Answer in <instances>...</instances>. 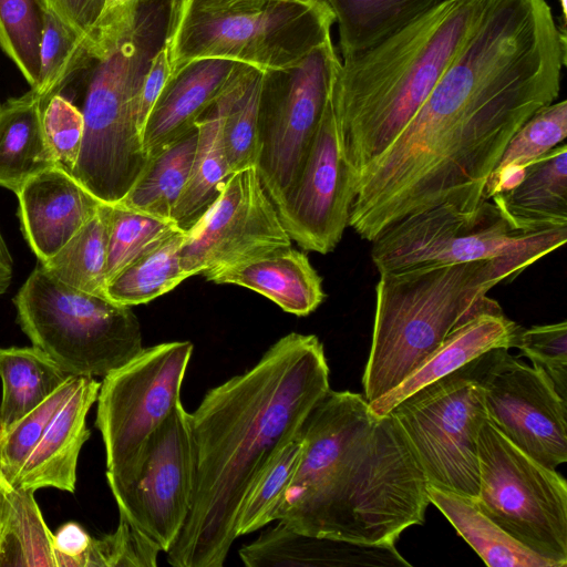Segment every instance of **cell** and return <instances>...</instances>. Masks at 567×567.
I'll use <instances>...</instances> for the list:
<instances>
[{"mask_svg": "<svg viewBox=\"0 0 567 567\" xmlns=\"http://www.w3.org/2000/svg\"><path fill=\"white\" fill-rule=\"evenodd\" d=\"M566 35L546 0H482L424 103L357 175L349 226L372 243L425 209H474L485 200L509 140L559 95Z\"/></svg>", "mask_w": 567, "mask_h": 567, "instance_id": "1", "label": "cell"}, {"mask_svg": "<svg viewBox=\"0 0 567 567\" xmlns=\"http://www.w3.org/2000/svg\"><path fill=\"white\" fill-rule=\"evenodd\" d=\"M33 494L9 486L0 566L58 567L54 534L48 528Z\"/></svg>", "mask_w": 567, "mask_h": 567, "instance_id": "34", "label": "cell"}, {"mask_svg": "<svg viewBox=\"0 0 567 567\" xmlns=\"http://www.w3.org/2000/svg\"><path fill=\"white\" fill-rule=\"evenodd\" d=\"M215 284L237 285L260 293L284 311L305 317L324 300L322 279L306 254L276 250L204 276Z\"/></svg>", "mask_w": 567, "mask_h": 567, "instance_id": "23", "label": "cell"}, {"mask_svg": "<svg viewBox=\"0 0 567 567\" xmlns=\"http://www.w3.org/2000/svg\"><path fill=\"white\" fill-rule=\"evenodd\" d=\"M161 551L124 518L117 528L93 538L85 557V567H154Z\"/></svg>", "mask_w": 567, "mask_h": 567, "instance_id": "43", "label": "cell"}, {"mask_svg": "<svg viewBox=\"0 0 567 567\" xmlns=\"http://www.w3.org/2000/svg\"><path fill=\"white\" fill-rule=\"evenodd\" d=\"M482 0H443L374 47L341 60L330 96L354 181L400 134L467 38Z\"/></svg>", "mask_w": 567, "mask_h": 567, "instance_id": "4", "label": "cell"}, {"mask_svg": "<svg viewBox=\"0 0 567 567\" xmlns=\"http://www.w3.org/2000/svg\"><path fill=\"white\" fill-rule=\"evenodd\" d=\"M101 382L80 377L42 437L12 481L14 487L35 492L44 487L73 493L78 460L90 437L86 415L96 402Z\"/></svg>", "mask_w": 567, "mask_h": 567, "instance_id": "20", "label": "cell"}, {"mask_svg": "<svg viewBox=\"0 0 567 567\" xmlns=\"http://www.w3.org/2000/svg\"><path fill=\"white\" fill-rule=\"evenodd\" d=\"M13 272V260L0 233V295L9 288Z\"/></svg>", "mask_w": 567, "mask_h": 567, "instance_id": "49", "label": "cell"}, {"mask_svg": "<svg viewBox=\"0 0 567 567\" xmlns=\"http://www.w3.org/2000/svg\"><path fill=\"white\" fill-rule=\"evenodd\" d=\"M339 31L341 60L357 55L434 8L443 0H324Z\"/></svg>", "mask_w": 567, "mask_h": 567, "instance_id": "28", "label": "cell"}, {"mask_svg": "<svg viewBox=\"0 0 567 567\" xmlns=\"http://www.w3.org/2000/svg\"><path fill=\"white\" fill-rule=\"evenodd\" d=\"M524 270L512 261L487 259L380 274L362 375L365 400L400 384L463 323L484 312L503 311L487 292Z\"/></svg>", "mask_w": 567, "mask_h": 567, "instance_id": "5", "label": "cell"}, {"mask_svg": "<svg viewBox=\"0 0 567 567\" xmlns=\"http://www.w3.org/2000/svg\"><path fill=\"white\" fill-rule=\"evenodd\" d=\"M522 327L503 311L484 312L455 329L400 384L369 402L370 411L382 416L421 388L461 369L496 349L514 348Z\"/></svg>", "mask_w": 567, "mask_h": 567, "instance_id": "22", "label": "cell"}, {"mask_svg": "<svg viewBox=\"0 0 567 567\" xmlns=\"http://www.w3.org/2000/svg\"><path fill=\"white\" fill-rule=\"evenodd\" d=\"M301 442L298 437L287 443L261 472L247 492L237 516V537L248 535L277 520L296 475Z\"/></svg>", "mask_w": 567, "mask_h": 567, "instance_id": "35", "label": "cell"}, {"mask_svg": "<svg viewBox=\"0 0 567 567\" xmlns=\"http://www.w3.org/2000/svg\"><path fill=\"white\" fill-rule=\"evenodd\" d=\"M40 71L33 89L48 100L92 61L79 35L55 16L41 10Z\"/></svg>", "mask_w": 567, "mask_h": 567, "instance_id": "37", "label": "cell"}, {"mask_svg": "<svg viewBox=\"0 0 567 567\" xmlns=\"http://www.w3.org/2000/svg\"><path fill=\"white\" fill-rule=\"evenodd\" d=\"M184 238L179 228L143 252L107 281L106 297L127 307L147 303L189 278L179 256Z\"/></svg>", "mask_w": 567, "mask_h": 567, "instance_id": "32", "label": "cell"}, {"mask_svg": "<svg viewBox=\"0 0 567 567\" xmlns=\"http://www.w3.org/2000/svg\"><path fill=\"white\" fill-rule=\"evenodd\" d=\"M559 7L561 10V17L558 19V24L560 27H566L567 23V0H558Z\"/></svg>", "mask_w": 567, "mask_h": 567, "instance_id": "51", "label": "cell"}, {"mask_svg": "<svg viewBox=\"0 0 567 567\" xmlns=\"http://www.w3.org/2000/svg\"><path fill=\"white\" fill-rule=\"evenodd\" d=\"M241 546L248 567L411 566L394 544L365 545L297 532L282 522Z\"/></svg>", "mask_w": 567, "mask_h": 567, "instance_id": "21", "label": "cell"}, {"mask_svg": "<svg viewBox=\"0 0 567 567\" xmlns=\"http://www.w3.org/2000/svg\"><path fill=\"white\" fill-rule=\"evenodd\" d=\"M179 228L174 220L107 204L106 280Z\"/></svg>", "mask_w": 567, "mask_h": 567, "instance_id": "36", "label": "cell"}, {"mask_svg": "<svg viewBox=\"0 0 567 567\" xmlns=\"http://www.w3.org/2000/svg\"><path fill=\"white\" fill-rule=\"evenodd\" d=\"M80 377L73 375L42 403L0 433V468L12 483L48 425L74 391Z\"/></svg>", "mask_w": 567, "mask_h": 567, "instance_id": "40", "label": "cell"}, {"mask_svg": "<svg viewBox=\"0 0 567 567\" xmlns=\"http://www.w3.org/2000/svg\"><path fill=\"white\" fill-rule=\"evenodd\" d=\"M262 74V71L256 69L250 73L224 118L223 141L231 174L257 165L258 106Z\"/></svg>", "mask_w": 567, "mask_h": 567, "instance_id": "39", "label": "cell"}, {"mask_svg": "<svg viewBox=\"0 0 567 567\" xmlns=\"http://www.w3.org/2000/svg\"><path fill=\"white\" fill-rule=\"evenodd\" d=\"M10 482L4 476L3 472L0 468V545L3 535L4 520L7 515L8 507V489L10 486Z\"/></svg>", "mask_w": 567, "mask_h": 567, "instance_id": "50", "label": "cell"}, {"mask_svg": "<svg viewBox=\"0 0 567 567\" xmlns=\"http://www.w3.org/2000/svg\"><path fill=\"white\" fill-rule=\"evenodd\" d=\"M427 497L491 567H560L525 547L477 506L473 497L427 484Z\"/></svg>", "mask_w": 567, "mask_h": 567, "instance_id": "27", "label": "cell"}, {"mask_svg": "<svg viewBox=\"0 0 567 567\" xmlns=\"http://www.w3.org/2000/svg\"><path fill=\"white\" fill-rule=\"evenodd\" d=\"M104 0H38L40 9L55 16L87 45Z\"/></svg>", "mask_w": 567, "mask_h": 567, "instance_id": "46", "label": "cell"}, {"mask_svg": "<svg viewBox=\"0 0 567 567\" xmlns=\"http://www.w3.org/2000/svg\"><path fill=\"white\" fill-rule=\"evenodd\" d=\"M340 65L329 39L296 65L262 74L256 167L274 204L290 188L302 166Z\"/></svg>", "mask_w": 567, "mask_h": 567, "instance_id": "13", "label": "cell"}, {"mask_svg": "<svg viewBox=\"0 0 567 567\" xmlns=\"http://www.w3.org/2000/svg\"><path fill=\"white\" fill-rule=\"evenodd\" d=\"M567 240V227L529 233L511 224L492 200L474 209L451 204L409 216L372 241L379 274L499 259L525 269Z\"/></svg>", "mask_w": 567, "mask_h": 567, "instance_id": "9", "label": "cell"}, {"mask_svg": "<svg viewBox=\"0 0 567 567\" xmlns=\"http://www.w3.org/2000/svg\"><path fill=\"white\" fill-rule=\"evenodd\" d=\"M172 72L171 48L165 39L152 56L141 87L137 123L142 136L148 115L171 80Z\"/></svg>", "mask_w": 567, "mask_h": 567, "instance_id": "45", "label": "cell"}, {"mask_svg": "<svg viewBox=\"0 0 567 567\" xmlns=\"http://www.w3.org/2000/svg\"><path fill=\"white\" fill-rule=\"evenodd\" d=\"M41 30L38 0H0V48L31 87L39 79Z\"/></svg>", "mask_w": 567, "mask_h": 567, "instance_id": "38", "label": "cell"}, {"mask_svg": "<svg viewBox=\"0 0 567 567\" xmlns=\"http://www.w3.org/2000/svg\"><path fill=\"white\" fill-rule=\"evenodd\" d=\"M487 419L514 445L544 466L567 462V403L543 369L496 349L478 373Z\"/></svg>", "mask_w": 567, "mask_h": 567, "instance_id": "15", "label": "cell"}, {"mask_svg": "<svg viewBox=\"0 0 567 567\" xmlns=\"http://www.w3.org/2000/svg\"><path fill=\"white\" fill-rule=\"evenodd\" d=\"M92 536L78 523L69 522L54 534L53 544L58 567H85V556Z\"/></svg>", "mask_w": 567, "mask_h": 567, "instance_id": "47", "label": "cell"}, {"mask_svg": "<svg viewBox=\"0 0 567 567\" xmlns=\"http://www.w3.org/2000/svg\"><path fill=\"white\" fill-rule=\"evenodd\" d=\"M254 70L249 68L195 123L198 134L190 174L172 215L184 229L208 207L231 175L223 141L224 118Z\"/></svg>", "mask_w": 567, "mask_h": 567, "instance_id": "26", "label": "cell"}, {"mask_svg": "<svg viewBox=\"0 0 567 567\" xmlns=\"http://www.w3.org/2000/svg\"><path fill=\"white\" fill-rule=\"evenodd\" d=\"M256 166L233 173L216 198L185 229L179 249L184 271L207 275L291 247Z\"/></svg>", "mask_w": 567, "mask_h": 567, "instance_id": "14", "label": "cell"}, {"mask_svg": "<svg viewBox=\"0 0 567 567\" xmlns=\"http://www.w3.org/2000/svg\"><path fill=\"white\" fill-rule=\"evenodd\" d=\"M45 97L33 89L0 104V187L14 193L56 166L42 124Z\"/></svg>", "mask_w": 567, "mask_h": 567, "instance_id": "25", "label": "cell"}, {"mask_svg": "<svg viewBox=\"0 0 567 567\" xmlns=\"http://www.w3.org/2000/svg\"><path fill=\"white\" fill-rule=\"evenodd\" d=\"M193 486L189 413L179 403L147 440L133 481L113 496L120 517L167 553L188 516Z\"/></svg>", "mask_w": 567, "mask_h": 567, "instance_id": "16", "label": "cell"}, {"mask_svg": "<svg viewBox=\"0 0 567 567\" xmlns=\"http://www.w3.org/2000/svg\"><path fill=\"white\" fill-rule=\"evenodd\" d=\"M514 348L544 370L559 395L567 399V322L520 328Z\"/></svg>", "mask_w": 567, "mask_h": 567, "instance_id": "41", "label": "cell"}, {"mask_svg": "<svg viewBox=\"0 0 567 567\" xmlns=\"http://www.w3.org/2000/svg\"><path fill=\"white\" fill-rule=\"evenodd\" d=\"M173 0H145L132 33L96 61L81 104L84 134L71 175L99 200L118 203L148 157L138 128L144 76L163 44Z\"/></svg>", "mask_w": 567, "mask_h": 567, "instance_id": "6", "label": "cell"}, {"mask_svg": "<svg viewBox=\"0 0 567 567\" xmlns=\"http://www.w3.org/2000/svg\"><path fill=\"white\" fill-rule=\"evenodd\" d=\"M478 508L518 543L567 565V483L486 419L477 435Z\"/></svg>", "mask_w": 567, "mask_h": 567, "instance_id": "10", "label": "cell"}, {"mask_svg": "<svg viewBox=\"0 0 567 567\" xmlns=\"http://www.w3.org/2000/svg\"><path fill=\"white\" fill-rule=\"evenodd\" d=\"M73 377L37 347L0 348V433Z\"/></svg>", "mask_w": 567, "mask_h": 567, "instance_id": "29", "label": "cell"}, {"mask_svg": "<svg viewBox=\"0 0 567 567\" xmlns=\"http://www.w3.org/2000/svg\"><path fill=\"white\" fill-rule=\"evenodd\" d=\"M270 0H185L187 6L197 11L226 12L260 7Z\"/></svg>", "mask_w": 567, "mask_h": 567, "instance_id": "48", "label": "cell"}, {"mask_svg": "<svg viewBox=\"0 0 567 567\" xmlns=\"http://www.w3.org/2000/svg\"><path fill=\"white\" fill-rule=\"evenodd\" d=\"M16 194L23 235L40 262L55 255L103 203L58 166L34 175Z\"/></svg>", "mask_w": 567, "mask_h": 567, "instance_id": "18", "label": "cell"}, {"mask_svg": "<svg viewBox=\"0 0 567 567\" xmlns=\"http://www.w3.org/2000/svg\"><path fill=\"white\" fill-rule=\"evenodd\" d=\"M197 127L174 141L148 161L136 182L116 204L163 219H172L187 184L196 145Z\"/></svg>", "mask_w": 567, "mask_h": 567, "instance_id": "30", "label": "cell"}, {"mask_svg": "<svg viewBox=\"0 0 567 567\" xmlns=\"http://www.w3.org/2000/svg\"><path fill=\"white\" fill-rule=\"evenodd\" d=\"M251 66L225 59L189 63L166 84L146 121L142 143L147 157L178 140Z\"/></svg>", "mask_w": 567, "mask_h": 567, "instance_id": "19", "label": "cell"}, {"mask_svg": "<svg viewBox=\"0 0 567 567\" xmlns=\"http://www.w3.org/2000/svg\"><path fill=\"white\" fill-rule=\"evenodd\" d=\"M329 390L322 343L315 334L291 332L252 368L207 391L189 413L193 496L166 553L169 565H224L247 492Z\"/></svg>", "mask_w": 567, "mask_h": 567, "instance_id": "2", "label": "cell"}, {"mask_svg": "<svg viewBox=\"0 0 567 567\" xmlns=\"http://www.w3.org/2000/svg\"><path fill=\"white\" fill-rule=\"evenodd\" d=\"M144 1L104 0L86 45L93 61L106 58L132 33Z\"/></svg>", "mask_w": 567, "mask_h": 567, "instance_id": "44", "label": "cell"}, {"mask_svg": "<svg viewBox=\"0 0 567 567\" xmlns=\"http://www.w3.org/2000/svg\"><path fill=\"white\" fill-rule=\"evenodd\" d=\"M13 302L32 346L72 375L104 378L144 348L131 307L66 286L40 264Z\"/></svg>", "mask_w": 567, "mask_h": 567, "instance_id": "8", "label": "cell"}, {"mask_svg": "<svg viewBox=\"0 0 567 567\" xmlns=\"http://www.w3.org/2000/svg\"><path fill=\"white\" fill-rule=\"evenodd\" d=\"M192 353L189 341L143 348L103 378L95 425L104 443L106 478L113 495L133 481L147 440L182 403Z\"/></svg>", "mask_w": 567, "mask_h": 567, "instance_id": "11", "label": "cell"}, {"mask_svg": "<svg viewBox=\"0 0 567 567\" xmlns=\"http://www.w3.org/2000/svg\"><path fill=\"white\" fill-rule=\"evenodd\" d=\"M107 204L91 218L43 269L58 281L92 295L106 297ZM107 298V297H106Z\"/></svg>", "mask_w": 567, "mask_h": 567, "instance_id": "33", "label": "cell"}, {"mask_svg": "<svg viewBox=\"0 0 567 567\" xmlns=\"http://www.w3.org/2000/svg\"><path fill=\"white\" fill-rule=\"evenodd\" d=\"M42 124L58 167L71 174L81 151L84 120L80 109L62 93L43 106Z\"/></svg>", "mask_w": 567, "mask_h": 567, "instance_id": "42", "label": "cell"}, {"mask_svg": "<svg viewBox=\"0 0 567 567\" xmlns=\"http://www.w3.org/2000/svg\"><path fill=\"white\" fill-rule=\"evenodd\" d=\"M333 23L324 0H270L226 12L197 11L173 0L165 37L172 78L203 59L231 60L262 72L291 68L331 39Z\"/></svg>", "mask_w": 567, "mask_h": 567, "instance_id": "7", "label": "cell"}, {"mask_svg": "<svg viewBox=\"0 0 567 567\" xmlns=\"http://www.w3.org/2000/svg\"><path fill=\"white\" fill-rule=\"evenodd\" d=\"M297 437L301 456L277 520L365 545L395 544L424 523L427 480L392 415H374L362 394L330 389Z\"/></svg>", "mask_w": 567, "mask_h": 567, "instance_id": "3", "label": "cell"}, {"mask_svg": "<svg viewBox=\"0 0 567 567\" xmlns=\"http://www.w3.org/2000/svg\"><path fill=\"white\" fill-rule=\"evenodd\" d=\"M353 195L354 174L342 153L329 93L302 166L274 205L291 240L305 250L326 255L337 247L349 226Z\"/></svg>", "mask_w": 567, "mask_h": 567, "instance_id": "17", "label": "cell"}, {"mask_svg": "<svg viewBox=\"0 0 567 567\" xmlns=\"http://www.w3.org/2000/svg\"><path fill=\"white\" fill-rule=\"evenodd\" d=\"M483 355L421 388L389 412L427 483L473 498L478 491L477 435L487 419L478 381Z\"/></svg>", "mask_w": 567, "mask_h": 567, "instance_id": "12", "label": "cell"}, {"mask_svg": "<svg viewBox=\"0 0 567 567\" xmlns=\"http://www.w3.org/2000/svg\"><path fill=\"white\" fill-rule=\"evenodd\" d=\"M488 200L518 229L567 227V145L554 147L527 167L515 187Z\"/></svg>", "mask_w": 567, "mask_h": 567, "instance_id": "24", "label": "cell"}, {"mask_svg": "<svg viewBox=\"0 0 567 567\" xmlns=\"http://www.w3.org/2000/svg\"><path fill=\"white\" fill-rule=\"evenodd\" d=\"M567 136V101L553 102L537 110L513 135L489 175L483 197L515 187L527 167L565 141Z\"/></svg>", "mask_w": 567, "mask_h": 567, "instance_id": "31", "label": "cell"}]
</instances>
